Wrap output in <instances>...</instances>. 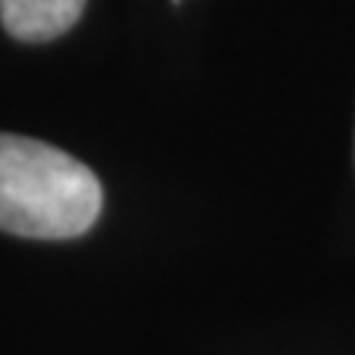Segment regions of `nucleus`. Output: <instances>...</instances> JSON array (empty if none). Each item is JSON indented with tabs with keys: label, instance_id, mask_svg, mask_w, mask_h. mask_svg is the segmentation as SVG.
I'll return each instance as SVG.
<instances>
[{
	"label": "nucleus",
	"instance_id": "nucleus-1",
	"mask_svg": "<svg viewBox=\"0 0 355 355\" xmlns=\"http://www.w3.org/2000/svg\"><path fill=\"white\" fill-rule=\"evenodd\" d=\"M104 193L95 172L42 139L0 133V231L71 240L95 225Z\"/></svg>",
	"mask_w": 355,
	"mask_h": 355
},
{
	"label": "nucleus",
	"instance_id": "nucleus-2",
	"mask_svg": "<svg viewBox=\"0 0 355 355\" xmlns=\"http://www.w3.org/2000/svg\"><path fill=\"white\" fill-rule=\"evenodd\" d=\"M86 0H0V21L18 42H48L77 24Z\"/></svg>",
	"mask_w": 355,
	"mask_h": 355
}]
</instances>
